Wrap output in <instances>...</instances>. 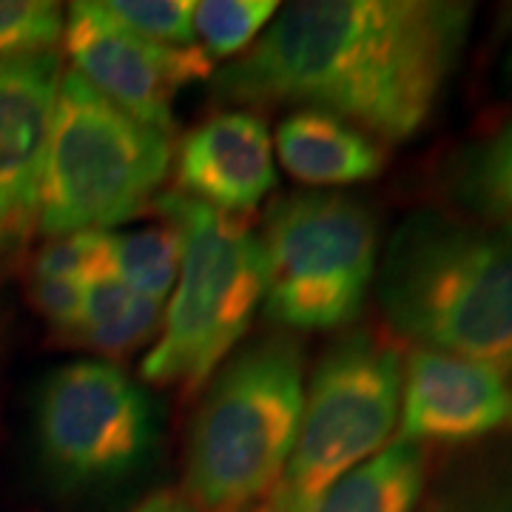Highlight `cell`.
<instances>
[{
	"mask_svg": "<svg viewBox=\"0 0 512 512\" xmlns=\"http://www.w3.org/2000/svg\"><path fill=\"white\" fill-rule=\"evenodd\" d=\"M470 23L473 6L453 0L288 3L256 46L214 74V94L322 111L370 140L404 143L441 103Z\"/></svg>",
	"mask_w": 512,
	"mask_h": 512,
	"instance_id": "obj_1",
	"label": "cell"
},
{
	"mask_svg": "<svg viewBox=\"0 0 512 512\" xmlns=\"http://www.w3.org/2000/svg\"><path fill=\"white\" fill-rule=\"evenodd\" d=\"M376 296L390 328L439 350L512 370V231L444 211L396 228Z\"/></svg>",
	"mask_w": 512,
	"mask_h": 512,
	"instance_id": "obj_2",
	"label": "cell"
},
{
	"mask_svg": "<svg viewBox=\"0 0 512 512\" xmlns=\"http://www.w3.org/2000/svg\"><path fill=\"white\" fill-rule=\"evenodd\" d=\"M302 367L299 342L274 333L214 373L188 436L185 501L194 512H239L271 495L299 430Z\"/></svg>",
	"mask_w": 512,
	"mask_h": 512,
	"instance_id": "obj_3",
	"label": "cell"
},
{
	"mask_svg": "<svg viewBox=\"0 0 512 512\" xmlns=\"http://www.w3.org/2000/svg\"><path fill=\"white\" fill-rule=\"evenodd\" d=\"M171 160V131L131 117L74 69L63 72L37 228L52 239L109 234L154 205Z\"/></svg>",
	"mask_w": 512,
	"mask_h": 512,
	"instance_id": "obj_4",
	"label": "cell"
},
{
	"mask_svg": "<svg viewBox=\"0 0 512 512\" xmlns=\"http://www.w3.org/2000/svg\"><path fill=\"white\" fill-rule=\"evenodd\" d=\"M183 239V262L165 311L160 342L143 379L197 393L237 348L262 302L259 239L245 217H231L168 191L154 205Z\"/></svg>",
	"mask_w": 512,
	"mask_h": 512,
	"instance_id": "obj_5",
	"label": "cell"
},
{
	"mask_svg": "<svg viewBox=\"0 0 512 512\" xmlns=\"http://www.w3.org/2000/svg\"><path fill=\"white\" fill-rule=\"evenodd\" d=\"M262 308L291 330H339L365 308L379 259V222L339 191L276 197L262 220Z\"/></svg>",
	"mask_w": 512,
	"mask_h": 512,
	"instance_id": "obj_6",
	"label": "cell"
},
{
	"mask_svg": "<svg viewBox=\"0 0 512 512\" xmlns=\"http://www.w3.org/2000/svg\"><path fill=\"white\" fill-rule=\"evenodd\" d=\"M402 353L373 330H350L319 359L291 458L265 498L271 512H313L330 487L387 447L402 410Z\"/></svg>",
	"mask_w": 512,
	"mask_h": 512,
	"instance_id": "obj_7",
	"label": "cell"
},
{
	"mask_svg": "<svg viewBox=\"0 0 512 512\" xmlns=\"http://www.w3.org/2000/svg\"><path fill=\"white\" fill-rule=\"evenodd\" d=\"M157 439L143 387L109 362L57 367L37 396V441L69 484L106 481L137 467Z\"/></svg>",
	"mask_w": 512,
	"mask_h": 512,
	"instance_id": "obj_8",
	"label": "cell"
},
{
	"mask_svg": "<svg viewBox=\"0 0 512 512\" xmlns=\"http://www.w3.org/2000/svg\"><path fill=\"white\" fill-rule=\"evenodd\" d=\"M63 46L92 89L148 126L174 128V100L180 89L214 77V60L200 46H160L111 26L92 3H72Z\"/></svg>",
	"mask_w": 512,
	"mask_h": 512,
	"instance_id": "obj_9",
	"label": "cell"
},
{
	"mask_svg": "<svg viewBox=\"0 0 512 512\" xmlns=\"http://www.w3.org/2000/svg\"><path fill=\"white\" fill-rule=\"evenodd\" d=\"M60 77L57 52L0 63V245L37 225Z\"/></svg>",
	"mask_w": 512,
	"mask_h": 512,
	"instance_id": "obj_10",
	"label": "cell"
},
{
	"mask_svg": "<svg viewBox=\"0 0 512 512\" xmlns=\"http://www.w3.org/2000/svg\"><path fill=\"white\" fill-rule=\"evenodd\" d=\"M512 421V384L501 370L439 350H413L402 379L399 439L461 444Z\"/></svg>",
	"mask_w": 512,
	"mask_h": 512,
	"instance_id": "obj_11",
	"label": "cell"
},
{
	"mask_svg": "<svg viewBox=\"0 0 512 512\" xmlns=\"http://www.w3.org/2000/svg\"><path fill=\"white\" fill-rule=\"evenodd\" d=\"M177 194L231 217L251 214L276 185L274 146L254 111H220L188 131L174 163Z\"/></svg>",
	"mask_w": 512,
	"mask_h": 512,
	"instance_id": "obj_12",
	"label": "cell"
},
{
	"mask_svg": "<svg viewBox=\"0 0 512 512\" xmlns=\"http://www.w3.org/2000/svg\"><path fill=\"white\" fill-rule=\"evenodd\" d=\"M279 163L305 185H353L379 177L384 151L359 128L330 114L299 109L276 131Z\"/></svg>",
	"mask_w": 512,
	"mask_h": 512,
	"instance_id": "obj_13",
	"label": "cell"
},
{
	"mask_svg": "<svg viewBox=\"0 0 512 512\" xmlns=\"http://www.w3.org/2000/svg\"><path fill=\"white\" fill-rule=\"evenodd\" d=\"M421 490L424 450L396 439L339 478L313 512H413Z\"/></svg>",
	"mask_w": 512,
	"mask_h": 512,
	"instance_id": "obj_14",
	"label": "cell"
},
{
	"mask_svg": "<svg viewBox=\"0 0 512 512\" xmlns=\"http://www.w3.org/2000/svg\"><path fill=\"white\" fill-rule=\"evenodd\" d=\"M160 316L163 308L157 302L131 291L120 276L109 271L86 282L83 322L77 333L94 350L106 356H120L140 348L160 325Z\"/></svg>",
	"mask_w": 512,
	"mask_h": 512,
	"instance_id": "obj_15",
	"label": "cell"
},
{
	"mask_svg": "<svg viewBox=\"0 0 512 512\" xmlns=\"http://www.w3.org/2000/svg\"><path fill=\"white\" fill-rule=\"evenodd\" d=\"M453 191L481 220L512 231V117L461 151Z\"/></svg>",
	"mask_w": 512,
	"mask_h": 512,
	"instance_id": "obj_16",
	"label": "cell"
},
{
	"mask_svg": "<svg viewBox=\"0 0 512 512\" xmlns=\"http://www.w3.org/2000/svg\"><path fill=\"white\" fill-rule=\"evenodd\" d=\"M111 271L126 282L131 291L163 305L165 296L174 291L180 262H183V239L174 225H148L140 231L109 234Z\"/></svg>",
	"mask_w": 512,
	"mask_h": 512,
	"instance_id": "obj_17",
	"label": "cell"
},
{
	"mask_svg": "<svg viewBox=\"0 0 512 512\" xmlns=\"http://www.w3.org/2000/svg\"><path fill=\"white\" fill-rule=\"evenodd\" d=\"M274 0H202L194 3V37L205 55L231 57L242 52L274 20Z\"/></svg>",
	"mask_w": 512,
	"mask_h": 512,
	"instance_id": "obj_18",
	"label": "cell"
},
{
	"mask_svg": "<svg viewBox=\"0 0 512 512\" xmlns=\"http://www.w3.org/2000/svg\"><path fill=\"white\" fill-rule=\"evenodd\" d=\"M111 26L160 46H194V3L188 0H92Z\"/></svg>",
	"mask_w": 512,
	"mask_h": 512,
	"instance_id": "obj_19",
	"label": "cell"
},
{
	"mask_svg": "<svg viewBox=\"0 0 512 512\" xmlns=\"http://www.w3.org/2000/svg\"><path fill=\"white\" fill-rule=\"evenodd\" d=\"M66 15L49 0H0V63L55 52Z\"/></svg>",
	"mask_w": 512,
	"mask_h": 512,
	"instance_id": "obj_20",
	"label": "cell"
},
{
	"mask_svg": "<svg viewBox=\"0 0 512 512\" xmlns=\"http://www.w3.org/2000/svg\"><path fill=\"white\" fill-rule=\"evenodd\" d=\"M109 234L106 231H80L69 237H55L35 259V276L43 279H72L92 282L94 276L109 274Z\"/></svg>",
	"mask_w": 512,
	"mask_h": 512,
	"instance_id": "obj_21",
	"label": "cell"
},
{
	"mask_svg": "<svg viewBox=\"0 0 512 512\" xmlns=\"http://www.w3.org/2000/svg\"><path fill=\"white\" fill-rule=\"evenodd\" d=\"M83 296L86 285L72 282V279H32V299H35L37 311L43 313L55 328L60 330H80L83 322Z\"/></svg>",
	"mask_w": 512,
	"mask_h": 512,
	"instance_id": "obj_22",
	"label": "cell"
},
{
	"mask_svg": "<svg viewBox=\"0 0 512 512\" xmlns=\"http://www.w3.org/2000/svg\"><path fill=\"white\" fill-rule=\"evenodd\" d=\"M134 512H194V507L185 501V495L177 493H157L148 498L143 507H137Z\"/></svg>",
	"mask_w": 512,
	"mask_h": 512,
	"instance_id": "obj_23",
	"label": "cell"
},
{
	"mask_svg": "<svg viewBox=\"0 0 512 512\" xmlns=\"http://www.w3.org/2000/svg\"><path fill=\"white\" fill-rule=\"evenodd\" d=\"M239 512H271V507H268V501L262 498V501H256L254 507H248V510H239Z\"/></svg>",
	"mask_w": 512,
	"mask_h": 512,
	"instance_id": "obj_24",
	"label": "cell"
},
{
	"mask_svg": "<svg viewBox=\"0 0 512 512\" xmlns=\"http://www.w3.org/2000/svg\"><path fill=\"white\" fill-rule=\"evenodd\" d=\"M507 72H510V80H512V46H510V55H507Z\"/></svg>",
	"mask_w": 512,
	"mask_h": 512,
	"instance_id": "obj_25",
	"label": "cell"
}]
</instances>
